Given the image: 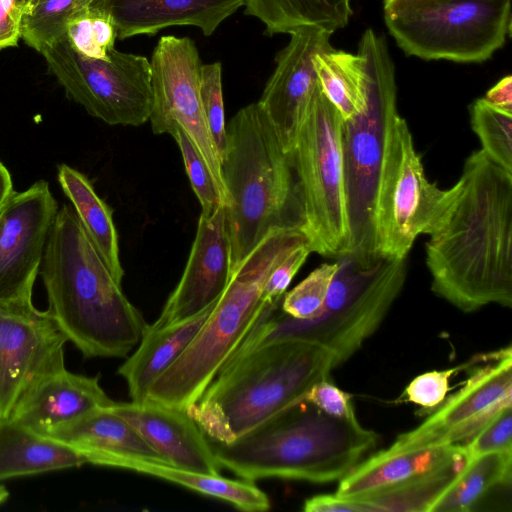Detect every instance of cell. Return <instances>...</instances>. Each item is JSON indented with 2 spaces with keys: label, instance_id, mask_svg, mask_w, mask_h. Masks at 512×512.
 Here are the masks:
<instances>
[{
  "label": "cell",
  "instance_id": "1",
  "mask_svg": "<svg viewBox=\"0 0 512 512\" xmlns=\"http://www.w3.org/2000/svg\"><path fill=\"white\" fill-rule=\"evenodd\" d=\"M428 235L436 295L465 313L512 306V172L472 152Z\"/></svg>",
  "mask_w": 512,
  "mask_h": 512
},
{
  "label": "cell",
  "instance_id": "2",
  "mask_svg": "<svg viewBox=\"0 0 512 512\" xmlns=\"http://www.w3.org/2000/svg\"><path fill=\"white\" fill-rule=\"evenodd\" d=\"M39 274L47 312L85 358L127 357L148 326L69 205L59 208Z\"/></svg>",
  "mask_w": 512,
  "mask_h": 512
},
{
  "label": "cell",
  "instance_id": "3",
  "mask_svg": "<svg viewBox=\"0 0 512 512\" xmlns=\"http://www.w3.org/2000/svg\"><path fill=\"white\" fill-rule=\"evenodd\" d=\"M209 441L219 465L242 479L329 483L352 471L379 435L356 416L333 417L301 401L231 442Z\"/></svg>",
  "mask_w": 512,
  "mask_h": 512
},
{
  "label": "cell",
  "instance_id": "4",
  "mask_svg": "<svg viewBox=\"0 0 512 512\" xmlns=\"http://www.w3.org/2000/svg\"><path fill=\"white\" fill-rule=\"evenodd\" d=\"M221 169L233 272L270 232L302 229L303 208L290 154L257 102L238 110L226 126Z\"/></svg>",
  "mask_w": 512,
  "mask_h": 512
},
{
  "label": "cell",
  "instance_id": "5",
  "mask_svg": "<svg viewBox=\"0 0 512 512\" xmlns=\"http://www.w3.org/2000/svg\"><path fill=\"white\" fill-rule=\"evenodd\" d=\"M335 369L325 348L280 341L227 360L187 412L205 435L228 443L283 410Z\"/></svg>",
  "mask_w": 512,
  "mask_h": 512
},
{
  "label": "cell",
  "instance_id": "6",
  "mask_svg": "<svg viewBox=\"0 0 512 512\" xmlns=\"http://www.w3.org/2000/svg\"><path fill=\"white\" fill-rule=\"evenodd\" d=\"M308 243L297 227L270 232L234 269L191 344L150 386L146 400L187 411L202 396L267 304L262 290L274 267Z\"/></svg>",
  "mask_w": 512,
  "mask_h": 512
},
{
  "label": "cell",
  "instance_id": "7",
  "mask_svg": "<svg viewBox=\"0 0 512 512\" xmlns=\"http://www.w3.org/2000/svg\"><path fill=\"white\" fill-rule=\"evenodd\" d=\"M339 259L318 317L300 320L280 306H267L229 359L280 341L321 346L332 354L335 368L352 357L378 330L398 298L406 280L407 258L370 264L352 255Z\"/></svg>",
  "mask_w": 512,
  "mask_h": 512
},
{
  "label": "cell",
  "instance_id": "8",
  "mask_svg": "<svg viewBox=\"0 0 512 512\" xmlns=\"http://www.w3.org/2000/svg\"><path fill=\"white\" fill-rule=\"evenodd\" d=\"M449 189H440L425 173L406 120L397 109V90L387 100L383 145L373 201L372 254L407 258L420 234H428L445 208Z\"/></svg>",
  "mask_w": 512,
  "mask_h": 512
},
{
  "label": "cell",
  "instance_id": "9",
  "mask_svg": "<svg viewBox=\"0 0 512 512\" xmlns=\"http://www.w3.org/2000/svg\"><path fill=\"white\" fill-rule=\"evenodd\" d=\"M343 124L344 119L318 85L289 153L301 195L302 231L311 251L338 259L353 253Z\"/></svg>",
  "mask_w": 512,
  "mask_h": 512
},
{
  "label": "cell",
  "instance_id": "10",
  "mask_svg": "<svg viewBox=\"0 0 512 512\" xmlns=\"http://www.w3.org/2000/svg\"><path fill=\"white\" fill-rule=\"evenodd\" d=\"M383 13L405 55L426 61L482 63L511 36V0H439Z\"/></svg>",
  "mask_w": 512,
  "mask_h": 512
},
{
  "label": "cell",
  "instance_id": "11",
  "mask_svg": "<svg viewBox=\"0 0 512 512\" xmlns=\"http://www.w3.org/2000/svg\"><path fill=\"white\" fill-rule=\"evenodd\" d=\"M358 53L366 59L369 102L366 111L343 124V155L353 255L364 263L377 261L372 254L373 201L382 155L384 114L390 94L397 90L395 65L385 37L368 28Z\"/></svg>",
  "mask_w": 512,
  "mask_h": 512
},
{
  "label": "cell",
  "instance_id": "12",
  "mask_svg": "<svg viewBox=\"0 0 512 512\" xmlns=\"http://www.w3.org/2000/svg\"><path fill=\"white\" fill-rule=\"evenodd\" d=\"M67 98L108 125L140 126L152 111L150 61L116 50L109 60L77 53L66 36L40 53Z\"/></svg>",
  "mask_w": 512,
  "mask_h": 512
},
{
  "label": "cell",
  "instance_id": "13",
  "mask_svg": "<svg viewBox=\"0 0 512 512\" xmlns=\"http://www.w3.org/2000/svg\"><path fill=\"white\" fill-rule=\"evenodd\" d=\"M462 387L416 428L400 434L388 453L469 441L501 409L512 406L511 346L483 354Z\"/></svg>",
  "mask_w": 512,
  "mask_h": 512
},
{
  "label": "cell",
  "instance_id": "14",
  "mask_svg": "<svg viewBox=\"0 0 512 512\" xmlns=\"http://www.w3.org/2000/svg\"><path fill=\"white\" fill-rule=\"evenodd\" d=\"M202 61L189 37L162 36L153 49L149 117L154 134H170L179 125L191 137L207 162L227 202L221 157L210 134L200 96ZM227 205V204H226Z\"/></svg>",
  "mask_w": 512,
  "mask_h": 512
},
{
  "label": "cell",
  "instance_id": "15",
  "mask_svg": "<svg viewBox=\"0 0 512 512\" xmlns=\"http://www.w3.org/2000/svg\"><path fill=\"white\" fill-rule=\"evenodd\" d=\"M67 338L33 301L0 302V420L41 376L64 366Z\"/></svg>",
  "mask_w": 512,
  "mask_h": 512
},
{
  "label": "cell",
  "instance_id": "16",
  "mask_svg": "<svg viewBox=\"0 0 512 512\" xmlns=\"http://www.w3.org/2000/svg\"><path fill=\"white\" fill-rule=\"evenodd\" d=\"M58 210L45 180L14 192L0 210V302L32 301Z\"/></svg>",
  "mask_w": 512,
  "mask_h": 512
},
{
  "label": "cell",
  "instance_id": "17",
  "mask_svg": "<svg viewBox=\"0 0 512 512\" xmlns=\"http://www.w3.org/2000/svg\"><path fill=\"white\" fill-rule=\"evenodd\" d=\"M332 34L317 26H302L291 31L288 44L276 54L275 69L257 102L288 154L294 148L318 87L314 57L333 47Z\"/></svg>",
  "mask_w": 512,
  "mask_h": 512
},
{
  "label": "cell",
  "instance_id": "18",
  "mask_svg": "<svg viewBox=\"0 0 512 512\" xmlns=\"http://www.w3.org/2000/svg\"><path fill=\"white\" fill-rule=\"evenodd\" d=\"M231 275L226 208L222 206L211 214H200L182 277L149 326L163 328L196 316L220 298Z\"/></svg>",
  "mask_w": 512,
  "mask_h": 512
},
{
  "label": "cell",
  "instance_id": "19",
  "mask_svg": "<svg viewBox=\"0 0 512 512\" xmlns=\"http://www.w3.org/2000/svg\"><path fill=\"white\" fill-rule=\"evenodd\" d=\"M100 377L55 368L34 382L15 406L9 419L47 436L114 401L100 385Z\"/></svg>",
  "mask_w": 512,
  "mask_h": 512
},
{
  "label": "cell",
  "instance_id": "20",
  "mask_svg": "<svg viewBox=\"0 0 512 512\" xmlns=\"http://www.w3.org/2000/svg\"><path fill=\"white\" fill-rule=\"evenodd\" d=\"M111 410L127 420L171 465L221 475L210 441L187 411L149 400L115 402Z\"/></svg>",
  "mask_w": 512,
  "mask_h": 512
},
{
  "label": "cell",
  "instance_id": "21",
  "mask_svg": "<svg viewBox=\"0 0 512 512\" xmlns=\"http://www.w3.org/2000/svg\"><path fill=\"white\" fill-rule=\"evenodd\" d=\"M111 17L117 38L155 35L171 26H194L211 36L243 7V0H93Z\"/></svg>",
  "mask_w": 512,
  "mask_h": 512
},
{
  "label": "cell",
  "instance_id": "22",
  "mask_svg": "<svg viewBox=\"0 0 512 512\" xmlns=\"http://www.w3.org/2000/svg\"><path fill=\"white\" fill-rule=\"evenodd\" d=\"M46 437L66 445L93 465L114 467L126 459L170 464L110 406L95 410Z\"/></svg>",
  "mask_w": 512,
  "mask_h": 512
},
{
  "label": "cell",
  "instance_id": "23",
  "mask_svg": "<svg viewBox=\"0 0 512 512\" xmlns=\"http://www.w3.org/2000/svg\"><path fill=\"white\" fill-rule=\"evenodd\" d=\"M461 445L388 453L381 450L339 480L335 494L359 500L438 469L463 454Z\"/></svg>",
  "mask_w": 512,
  "mask_h": 512
},
{
  "label": "cell",
  "instance_id": "24",
  "mask_svg": "<svg viewBox=\"0 0 512 512\" xmlns=\"http://www.w3.org/2000/svg\"><path fill=\"white\" fill-rule=\"evenodd\" d=\"M217 301L180 323L163 328L147 326L134 353L118 368V374L127 383L131 401L146 400L150 386L188 348Z\"/></svg>",
  "mask_w": 512,
  "mask_h": 512
},
{
  "label": "cell",
  "instance_id": "25",
  "mask_svg": "<svg viewBox=\"0 0 512 512\" xmlns=\"http://www.w3.org/2000/svg\"><path fill=\"white\" fill-rule=\"evenodd\" d=\"M82 456L11 419L0 420V481L80 467Z\"/></svg>",
  "mask_w": 512,
  "mask_h": 512
},
{
  "label": "cell",
  "instance_id": "26",
  "mask_svg": "<svg viewBox=\"0 0 512 512\" xmlns=\"http://www.w3.org/2000/svg\"><path fill=\"white\" fill-rule=\"evenodd\" d=\"M57 179L92 245L113 277L122 283L124 270L111 208L96 193L90 180L70 165L58 166Z\"/></svg>",
  "mask_w": 512,
  "mask_h": 512
},
{
  "label": "cell",
  "instance_id": "27",
  "mask_svg": "<svg viewBox=\"0 0 512 512\" xmlns=\"http://www.w3.org/2000/svg\"><path fill=\"white\" fill-rule=\"evenodd\" d=\"M512 450L493 452L466 463L454 481L431 506L429 512H470L510 489Z\"/></svg>",
  "mask_w": 512,
  "mask_h": 512
},
{
  "label": "cell",
  "instance_id": "28",
  "mask_svg": "<svg viewBox=\"0 0 512 512\" xmlns=\"http://www.w3.org/2000/svg\"><path fill=\"white\" fill-rule=\"evenodd\" d=\"M244 13L264 25V34H289L302 26L332 33L349 23L352 0H243Z\"/></svg>",
  "mask_w": 512,
  "mask_h": 512
},
{
  "label": "cell",
  "instance_id": "29",
  "mask_svg": "<svg viewBox=\"0 0 512 512\" xmlns=\"http://www.w3.org/2000/svg\"><path fill=\"white\" fill-rule=\"evenodd\" d=\"M318 85L344 120L364 113L369 102V74L365 57L331 48L314 57Z\"/></svg>",
  "mask_w": 512,
  "mask_h": 512
},
{
  "label": "cell",
  "instance_id": "30",
  "mask_svg": "<svg viewBox=\"0 0 512 512\" xmlns=\"http://www.w3.org/2000/svg\"><path fill=\"white\" fill-rule=\"evenodd\" d=\"M115 467L151 475L206 496L225 500L242 511L260 512L270 508V500L267 494L258 488L253 481L232 480L221 475L193 472L170 464L144 460H121L115 464Z\"/></svg>",
  "mask_w": 512,
  "mask_h": 512
},
{
  "label": "cell",
  "instance_id": "31",
  "mask_svg": "<svg viewBox=\"0 0 512 512\" xmlns=\"http://www.w3.org/2000/svg\"><path fill=\"white\" fill-rule=\"evenodd\" d=\"M467 463L463 454L431 472L359 499L366 512H429Z\"/></svg>",
  "mask_w": 512,
  "mask_h": 512
},
{
  "label": "cell",
  "instance_id": "32",
  "mask_svg": "<svg viewBox=\"0 0 512 512\" xmlns=\"http://www.w3.org/2000/svg\"><path fill=\"white\" fill-rule=\"evenodd\" d=\"M93 0H39L23 12L21 38L37 52L66 34L69 20Z\"/></svg>",
  "mask_w": 512,
  "mask_h": 512
},
{
  "label": "cell",
  "instance_id": "33",
  "mask_svg": "<svg viewBox=\"0 0 512 512\" xmlns=\"http://www.w3.org/2000/svg\"><path fill=\"white\" fill-rule=\"evenodd\" d=\"M470 119L481 150L496 164L512 172V112L479 98L470 106Z\"/></svg>",
  "mask_w": 512,
  "mask_h": 512
},
{
  "label": "cell",
  "instance_id": "34",
  "mask_svg": "<svg viewBox=\"0 0 512 512\" xmlns=\"http://www.w3.org/2000/svg\"><path fill=\"white\" fill-rule=\"evenodd\" d=\"M65 36L77 53L93 59L109 60L117 31L108 13L90 5L69 20Z\"/></svg>",
  "mask_w": 512,
  "mask_h": 512
},
{
  "label": "cell",
  "instance_id": "35",
  "mask_svg": "<svg viewBox=\"0 0 512 512\" xmlns=\"http://www.w3.org/2000/svg\"><path fill=\"white\" fill-rule=\"evenodd\" d=\"M170 135L180 149L191 187L202 207L201 213L211 214L218 208L226 206L227 200L222 190L188 133L176 125Z\"/></svg>",
  "mask_w": 512,
  "mask_h": 512
},
{
  "label": "cell",
  "instance_id": "36",
  "mask_svg": "<svg viewBox=\"0 0 512 512\" xmlns=\"http://www.w3.org/2000/svg\"><path fill=\"white\" fill-rule=\"evenodd\" d=\"M339 261L322 263L281 299L280 309L287 315L310 320L323 310L330 284L339 269Z\"/></svg>",
  "mask_w": 512,
  "mask_h": 512
},
{
  "label": "cell",
  "instance_id": "37",
  "mask_svg": "<svg viewBox=\"0 0 512 512\" xmlns=\"http://www.w3.org/2000/svg\"><path fill=\"white\" fill-rule=\"evenodd\" d=\"M200 96L210 134L221 157L226 145V123L220 62L202 64Z\"/></svg>",
  "mask_w": 512,
  "mask_h": 512
},
{
  "label": "cell",
  "instance_id": "38",
  "mask_svg": "<svg viewBox=\"0 0 512 512\" xmlns=\"http://www.w3.org/2000/svg\"><path fill=\"white\" fill-rule=\"evenodd\" d=\"M482 358L478 355L456 367L444 370H433L416 376L404 389L398 402H409L432 412L447 397L450 391V380L454 374L470 368Z\"/></svg>",
  "mask_w": 512,
  "mask_h": 512
},
{
  "label": "cell",
  "instance_id": "39",
  "mask_svg": "<svg viewBox=\"0 0 512 512\" xmlns=\"http://www.w3.org/2000/svg\"><path fill=\"white\" fill-rule=\"evenodd\" d=\"M467 462L478 456L512 450V406L501 409L469 441L462 444Z\"/></svg>",
  "mask_w": 512,
  "mask_h": 512
},
{
  "label": "cell",
  "instance_id": "40",
  "mask_svg": "<svg viewBox=\"0 0 512 512\" xmlns=\"http://www.w3.org/2000/svg\"><path fill=\"white\" fill-rule=\"evenodd\" d=\"M312 253L309 243H304L290 252L269 274L262 290L266 303L280 302L292 279Z\"/></svg>",
  "mask_w": 512,
  "mask_h": 512
},
{
  "label": "cell",
  "instance_id": "41",
  "mask_svg": "<svg viewBox=\"0 0 512 512\" xmlns=\"http://www.w3.org/2000/svg\"><path fill=\"white\" fill-rule=\"evenodd\" d=\"M353 396L340 389L328 378L315 383L305 394L306 401L320 411L337 418L355 417Z\"/></svg>",
  "mask_w": 512,
  "mask_h": 512
},
{
  "label": "cell",
  "instance_id": "42",
  "mask_svg": "<svg viewBox=\"0 0 512 512\" xmlns=\"http://www.w3.org/2000/svg\"><path fill=\"white\" fill-rule=\"evenodd\" d=\"M23 12L17 0H0V50L18 45Z\"/></svg>",
  "mask_w": 512,
  "mask_h": 512
},
{
  "label": "cell",
  "instance_id": "43",
  "mask_svg": "<svg viewBox=\"0 0 512 512\" xmlns=\"http://www.w3.org/2000/svg\"><path fill=\"white\" fill-rule=\"evenodd\" d=\"M305 512H366L360 500L346 499L337 494H320L304 501Z\"/></svg>",
  "mask_w": 512,
  "mask_h": 512
},
{
  "label": "cell",
  "instance_id": "44",
  "mask_svg": "<svg viewBox=\"0 0 512 512\" xmlns=\"http://www.w3.org/2000/svg\"><path fill=\"white\" fill-rule=\"evenodd\" d=\"M491 105L512 112V77L507 75L492 86L483 97Z\"/></svg>",
  "mask_w": 512,
  "mask_h": 512
},
{
  "label": "cell",
  "instance_id": "45",
  "mask_svg": "<svg viewBox=\"0 0 512 512\" xmlns=\"http://www.w3.org/2000/svg\"><path fill=\"white\" fill-rule=\"evenodd\" d=\"M14 192L10 172L2 161H0V210Z\"/></svg>",
  "mask_w": 512,
  "mask_h": 512
},
{
  "label": "cell",
  "instance_id": "46",
  "mask_svg": "<svg viewBox=\"0 0 512 512\" xmlns=\"http://www.w3.org/2000/svg\"><path fill=\"white\" fill-rule=\"evenodd\" d=\"M439 0H384L383 12L395 11L398 9Z\"/></svg>",
  "mask_w": 512,
  "mask_h": 512
},
{
  "label": "cell",
  "instance_id": "47",
  "mask_svg": "<svg viewBox=\"0 0 512 512\" xmlns=\"http://www.w3.org/2000/svg\"><path fill=\"white\" fill-rule=\"evenodd\" d=\"M8 498V491L4 486H0V504Z\"/></svg>",
  "mask_w": 512,
  "mask_h": 512
},
{
  "label": "cell",
  "instance_id": "48",
  "mask_svg": "<svg viewBox=\"0 0 512 512\" xmlns=\"http://www.w3.org/2000/svg\"><path fill=\"white\" fill-rule=\"evenodd\" d=\"M17 1L20 4V6L23 8V10H25L32 3L33 0H17Z\"/></svg>",
  "mask_w": 512,
  "mask_h": 512
},
{
  "label": "cell",
  "instance_id": "49",
  "mask_svg": "<svg viewBox=\"0 0 512 512\" xmlns=\"http://www.w3.org/2000/svg\"><path fill=\"white\" fill-rule=\"evenodd\" d=\"M37 1H39V0H33V1H32V3H31L30 5L34 4V3H35V2H37ZM30 5H29V6H30ZM29 6H28V7H29Z\"/></svg>",
  "mask_w": 512,
  "mask_h": 512
}]
</instances>
